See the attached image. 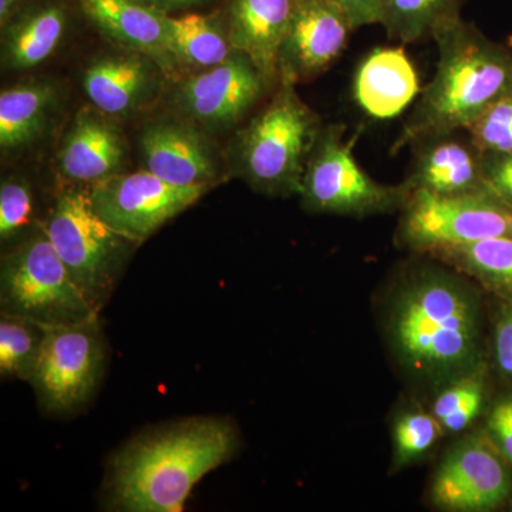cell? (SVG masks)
<instances>
[{
  "label": "cell",
  "mask_w": 512,
  "mask_h": 512,
  "mask_svg": "<svg viewBox=\"0 0 512 512\" xmlns=\"http://www.w3.org/2000/svg\"><path fill=\"white\" fill-rule=\"evenodd\" d=\"M69 28V9L62 0H28L2 26V63L9 70H28L45 63L62 45Z\"/></svg>",
  "instance_id": "44dd1931"
},
{
  "label": "cell",
  "mask_w": 512,
  "mask_h": 512,
  "mask_svg": "<svg viewBox=\"0 0 512 512\" xmlns=\"http://www.w3.org/2000/svg\"><path fill=\"white\" fill-rule=\"evenodd\" d=\"M427 254L512 302V235L450 245Z\"/></svg>",
  "instance_id": "cb8c5ba5"
},
{
  "label": "cell",
  "mask_w": 512,
  "mask_h": 512,
  "mask_svg": "<svg viewBox=\"0 0 512 512\" xmlns=\"http://www.w3.org/2000/svg\"><path fill=\"white\" fill-rule=\"evenodd\" d=\"M104 365L99 316L69 325L45 326V338L29 382L52 413L80 409L96 390Z\"/></svg>",
  "instance_id": "9c48e42d"
},
{
  "label": "cell",
  "mask_w": 512,
  "mask_h": 512,
  "mask_svg": "<svg viewBox=\"0 0 512 512\" xmlns=\"http://www.w3.org/2000/svg\"><path fill=\"white\" fill-rule=\"evenodd\" d=\"M168 43L178 67L205 70L235 55L222 13L168 15Z\"/></svg>",
  "instance_id": "603a6c76"
},
{
  "label": "cell",
  "mask_w": 512,
  "mask_h": 512,
  "mask_svg": "<svg viewBox=\"0 0 512 512\" xmlns=\"http://www.w3.org/2000/svg\"><path fill=\"white\" fill-rule=\"evenodd\" d=\"M485 399V382L480 366L448 382L433 403L434 414L447 433H461L480 416Z\"/></svg>",
  "instance_id": "4316f807"
},
{
  "label": "cell",
  "mask_w": 512,
  "mask_h": 512,
  "mask_svg": "<svg viewBox=\"0 0 512 512\" xmlns=\"http://www.w3.org/2000/svg\"><path fill=\"white\" fill-rule=\"evenodd\" d=\"M57 103L55 84L46 80L9 87L0 94V147L22 150L45 133Z\"/></svg>",
  "instance_id": "7402d4cb"
},
{
  "label": "cell",
  "mask_w": 512,
  "mask_h": 512,
  "mask_svg": "<svg viewBox=\"0 0 512 512\" xmlns=\"http://www.w3.org/2000/svg\"><path fill=\"white\" fill-rule=\"evenodd\" d=\"M295 0H224L225 26L235 50L248 57L269 83L279 80L278 59Z\"/></svg>",
  "instance_id": "d6986e66"
},
{
  "label": "cell",
  "mask_w": 512,
  "mask_h": 512,
  "mask_svg": "<svg viewBox=\"0 0 512 512\" xmlns=\"http://www.w3.org/2000/svg\"><path fill=\"white\" fill-rule=\"evenodd\" d=\"M2 312L43 326L69 325L99 316L63 264L45 229H37L3 256Z\"/></svg>",
  "instance_id": "8992f818"
},
{
  "label": "cell",
  "mask_w": 512,
  "mask_h": 512,
  "mask_svg": "<svg viewBox=\"0 0 512 512\" xmlns=\"http://www.w3.org/2000/svg\"><path fill=\"white\" fill-rule=\"evenodd\" d=\"M45 338V326L2 312L0 319V373L30 380Z\"/></svg>",
  "instance_id": "484cf974"
},
{
  "label": "cell",
  "mask_w": 512,
  "mask_h": 512,
  "mask_svg": "<svg viewBox=\"0 0 512 512\" xmlns=\"http://www.w3.org/2000/svg\"><path fill=\"white\" fill-rule=\"evenodd\" d=\"M342 124L323 126L303 178V207L319 214L363 218L403 208L410 192L403 184L383 185L353 156V138Z\"/></svg>",
  "instance_id": "52a82bcc"
},
{
  "label": "cell",
  "mask_w": 512,
  "mask_h": 512,
  "mask_svg": "<svg viewBox=\"0 0 512 512\" xmlns=\"http://www.w3.org/2000/svg\"><path fill=\"white\" fill-rule=\"evenodd\" d=\"M352 23L333 0H295L278 59V82L303 83L333 66L348 46Z\"/></svg>",
  "instance_id": "4fadbf2b"
},
{
  "label": "cell",
  "mask_w": 512,
  "mask_h": 512,
  "mask_svg": "<svg viewBox=\"0 0 512 512\" xmlns=\"http://www.w3.org/2000/svg\"><path fill=\"white\" fill-rule=\"evenodd\" d=\"M439 63L420 93L393 153L424 138L467 130L494 103L512 94V50L488 39L463 18L434 32Z\"/></svg>",
  "instance_id": "7a4b0ae2"
},
{
  "label": "cell",
  "mask_w": 512,
  "mask_h": 512,
  "mask_svg": "<svg viewBox=\"0 0 512 512\" xmlns=\"http://www.w3.org/2000/svg\"><path fill=\"white\" fill-rule=\"evenodd\" d=\"M42 228L76 284L100 311L137 244L97 214L89 188L79 185L60 191Z\"/></svg>",
  "instance_id": "5b68a950"
},
{
  "label": "cell",
  "mask_w": 512,
  "mask_h": 512,
  "mask_svg": "<svg viewBox=\"0 0 512 512\" xmlns=\"http://www.w3.org/2000/svg\"><path fill=\"white\" fill-rule=\"evenodd\" d=\"M126 156V138L113 117L84 107L57 151V170L67 183L89 188L120 174Z\"/></svg>",
  "instance_id": "5bb4252c"
},
{
  "label": "cell",
  "mask_w": 512,
  "mask_h": 512,
  "mask_svg": "<svg viewBox=\"0 0 512 512\" xmlns=\"http://www.w3.org/2000/svg\"><path fill=\"white\" fill-rule=\"evenodd\" d=\"M271 83L241 52L192 74L174 93L175 109L197 127L218 130L238 123Z\"/></svg>",
  "instance_id": "7c38bea8"
},
{
  "label": "cell",
  "mask_w": 512,
  "mask_h": 512,
  "mask_svg": "<svg viewBox=\"0 0 512 512\" xmlns=\"http://www.w3.org/2000/svg\"><path fill=\"white\" fill-rule=\"evenodd\" d=\"M394 352L407 369L451 382L478 367L480 313L473 293L440 271H423L397 293L390 311Z\"/></svg>",
  "instance_id": "3957f363"
},
{
  "label": "cell",
  "mask_w": 512,
  "mask_h": 512,
  "mask_svg": "<svg viewBox=\"0 0 512 512\" xmlns=\"http://www.w3.org/2000/svg\"><path fill=\"white\" fill-rule=\"evenodd\" d=\"M466 131L481 153L512 154V94L485 110Z\"/></svg>",
  "instance_id": "f1b7e54d"
},
{
  "label": "cell",
  "mask_w": 512,
  "mask_h": 512,
  "mask_svg": "<svg viewBox=\"0 0 512 512\" xmlns=\"http://www.w3.org/2000/svg\"><path fill=\"white\" fill-rule=\"evenodd\" d=\"M144 170L180 187H210L218 177L214 151L190 121H158L140 138Z\"/></svg>",
  "instance_id": "9a60e30c"
},
{
  "label": "cell",
  "mask_w": 512,
  "mask_h": 512,
  "mask_svg": "<svg viewBox=\"0 0 512 512\" xmlns=\"http://www.w3.org/2000/svg\"><path fill=\"white\" fill-rule=\"evenodd\" d=\"M144 5L164 13V15H174L177 12H184L205 5L210 0H140Z\"/></svg>",
  "instance_id": "e575fe53"
},
{
  "label": "cell",
  "mask_w": 512,
  "mask_h": 512,
  "mask_svg": "<svg viewBox=\"0 0 512 512\" xmlns=\"http://www.w3.org/2000/svg\"><path fill=\"white\" fill-rule=\"evenodd\" d=\"M464 2L466 0H383L379 25L397 42L433 39L440 26L461 18Z\"/></svg>",
  "instance_id": "d4e9b609"
},
{
  "label": "cell",
  "mask_w": 512,
  "mask_h": 512,
  "mask_svg": "<svg viewBox=\"0 0 512 512\" xmlns=\"http://www.w3.org/2000/svg\"><path fill=\"white\" fill-rule=\"evenodd\" d=\"M420 93L419 74L402 47L373 50L353 82L357 106L376 120L400 116Z\"/></svg>",
  "instance_id": "ffe728a7"
},
{
  "label": "cell",
  "mask_w": 512,
  "mask_h": 512,
  "mask_svg": "<svg viewBox=\"0 0 512 512\" xmlns=\"http://www.w3.org/2000/svg\"><path fill=\"white\" fill-rule=\"evenodd\" d=\"M483 163L491 191L512 208V154L483 153Z\"/></svg>",
  "instance_id": "1f68e13d"
},
{
  "label": "cell",
  "mask_w": 512,
  "mask_h": 512,
  "mask_svg": "<svg viewBox=\"0 0 512 512\" xmlns=\"http://www.w3.org/2000/svg\"><path fill=\"white\" fill-rule=\"evenodd\" d=\"M32 187L25 178L10 177L0 185V238L10 241L30 227L35 214Z\"/></svg>",
  "instance_id": "f546056e"
},
{
  "label": "cell",
  "mask_w": 512,
  "mask_h": 512,
  "mask_svg": "<svg viewBox=\"0 0 512 512\" xmlns=\"http://www.w3.org/2000/svg\"><path fill=\"white\" fill-rule=\"evenodd\" d=\"M210 187H180L147 170L120 173L89 187L97 214L119 234L143 244L201 200Z\"/></svg>",
  "instance_id": "30bf717a"
},
{
  "label": "cell",
  "mask_w": 512,
  "mask_h": 512,
  "mask_svg": "<svg viewBox=\"0 0 512 512\" xmlns=\"http://www.w3.org/2000/svg\"><path fill=\"white\" fill-rule=\"evenodd\" d=\"M348 15L353 29L379 25L383 0H333Z\"/></svg>",
  "instance_id": "836d02e7"
},
{
  "label": "cell",
  "mask_w": 512,
  "mask_h": 512,
  "mask_svg": "<svg viewBox=\"0 0 512 512\" xmlns=\"http://www.w3.org/2000/svg\"><path fill=\"white\" fill-rule=\"evenodd\" d=\"M443 433L433 413L412 410L402 414L393 427V471L402 470L423 457Z\"/></svg>",
  "instance_id": "83f0119b"
},
{
  "label": "cell",
  "mask_w": 512,
  "mask_h": 512,
  "mask_svg": "<svg viewBox=\"0 0 512 512\" xmlns=\"http://www.w3.org/2000/svg\"><path fill=\"white\" fill-rule=\"evenodd\" d=\"M80 10L101 35L124 50L141 53L165 76L180 70L168 43V15L140 0H77Z\"/></svg>",
  "instance_id": "ac0fdd59"
},
{
  "label": "cell",
  "mask_w": 512,
  "mask_h": 512,
  "mask_svg": "<svg viewBox=\"0 0 512 512\" xmlns=\"http://www.w3.org/2000/svg\"><path fill=\"white\" fill-rule=\"evenodd\" d=\"M414 146L412 171L403 183L407 191H427L439 197L493 192L485 178L483 153L470 138L439 134Z\"/></svg>",
  "instance_id": "e0dca14e"
},
{
  "label": "cell",
  "mask_w": 512,
  "mask_h": 512,
  "mask_svg": "<svg viewBox=\"0 0 512 512\" xmlns=\"http://www.w3.org/2000/svg\"><path fill=\"white\" fill-rule=\"evenodd\" d=\"M238 443L234 424L215 417L151 431L111 461V505L127 512L183 511L195 485L231 460Z\"/></svg>",
  "instance_id": "6da1fadb"
},
{
  "label": "cell",
  "mask_w": 512,
  "mask_h": 512,
  "mask_svg": "<svg viewBox=\"0 0 512 512\" xmlns=\"http://www.w3.org/2000/svg\"><path fill=\"white\" fill-rule=\"evenodd\" d=\"M402 210L400 238L404 245L424 254L512 235V208L494 192L439 197L413 191Z\"/></svg>",
  "instance_id": "ba28073f"
},
{
  "label": "cell",
  "mask_w": 512,
  "mask_h": 512,
  "mask_svg": "<svg viewBox=\"0 0 512 512\" xmlns=\"http://www.w3.org/2000/svg\"><path fill=\"white\" fill-rule=\"evenodd\" d=\"M279 89L239 133L234 146L237 174L255 191L272 197L301 195L306 167L322 133V121L302 101L293 83Z\"/></svg>",
  "instance_id": "277c9868"
},
{
  "label": "cell",
  "mask_w": 512,
  "mask_h": 512,
  "mask_svg": "<svg viewBox=\"0 0 512 512\" xmlns=\"http://www.w3.org/2000/svg\"><path fill=\"white\" fill-rule=\"evenodd\" d=\"M494 359L500 372L512 377V305L501 312L495 323Z\"/></svg>",
  "instance_id": "d6a6232c"
},
{
  "label": "cell",
  "mask_w": 512,
  "mask_h": 512,
  "mask_svg": "<svg viewBox=\"0 0 512 512\" xmlns=\"http://www.w3.org/2000/svg\"><path fill=\"white\" fill-rule=\"evenodd\" d=\"M485 434L512 468V394L494 404Z\"/></svg>",
  "instance_id": "4dcf8cb0"
},
{
  "label": "cell",
  "mask_w": 512,
  "mask_h": 512,
  "mask_svg": "<svg viewBox=\"0 0 512 512\" xmlns=\"http://www.w3.org/2000/svg\"><path fill=\"white\" fill-rule=\"evenodd\" d=\"M511 471L487 434H473L458 441L437 468L431 503L444 511L494 510L510 497Z\"/></svg>",
  "instance_id": "8fae6325"
},
{
  "label": "cell",
  "mask_w": 512,
  "mask_h": 512,
  "mask_svg": "<svg viewBox=\"0 0 512 512\" xmlns=\"http://www.w3.org/2000/svg\"><path fill=\"white\" fill-rule=\"evenodd\" d=\"M160 74L163 70L150 57L121 49L87 64L82 86L93 107L120 119L133 116L157 96Z\"/></svg>",
  "instance_id": "2e32d148"
}]
</instances>
